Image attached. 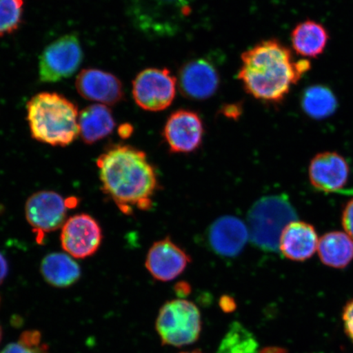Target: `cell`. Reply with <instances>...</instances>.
I'll return each instance as SVG.
<instances>
[{
    "mask_svg": "<svg viewBox=\"0 0 353 353\" xmlns=\"http://www.w3.org/2000/svg\"><path fill=\"white\" fill-rule=\"evenodd\" d=\"M342 319L344 331L353 343V299L344 306Z\"/></svg>",
    "mask_w": 353,
    "mask_h": 353,
    "instance_id": "obj_25",
    "label": "cell"
},
{
    "mask_svg": "<svg viewBox=\"0 0 353 353\" xmlns=\"http://www.w3.org/2000/svg\"><path fill=\"white\" fill-rule=\"evenodd\" d=\"M97 165L104 193L123 214L152 208L158 180L144 152L128 145H110L98 158Z\"/></svg>",
    "mask_w": 353,
    "mask_h": 353,
    "instance_id": "obj_1",
    "label": "cell"
},
{
    "mask_svg": "<svg viewBox=\"0 0 353 353\" xmlns=\"http://www.w3.org/2000/svg\"><path fill=\"white\" fill-rule=\"evenodd\" d=\"M176 83V78L168 69H145L132 83V96L141 108L148 112H161L173 103Z\"/></svg>",
    "mask_w": 353,
    "mask_h": 353,
    "instance_id": "obj_8",
    "label": "cell"
},
{
    "mask_svg": "<svg viewBox=\"0 0 353 353\" xmlns=\"http://www.w3.org/2000/svg\"><path fill=\"white\" fill-rule=\"evenodd\" d=\"M296 220L297 212L288 196L279 194L260 198L247 216L250 241L265 252H277L282 232Z\"/></svg>",
    "mask_w": 353,
    "mask_h": 353,
    "instance_id": "obj_4",
    "label": "cell"
},
{
    "mask_svg": "<svg viewBox=\"0 0 353 353\" xmlns=\"http://www.w3.org/2000/svg\"><path fill=\"white\" fill-rule=\"evenodd\" d=\"M24 0H0V38L19 29L23 17Z\"/></svg>",
    "mask_w": 353,
    "mask_h": 353,
    "instance_id": "obj_24",
    "label": "cell"
},
{
    "mask_svg": "<svg viewBox=\"0 0 353 353\" xmlns=\"http://www.w3.org/2000/svg\"><path fill=\"white\" fill-rule=\"evenodd\" d=\"M83 57L77 35H63L48 44L39 57V79L43 83H56L72 77L81 66Z\"/></svg>",
    "mask_w": 353,
    "mask_h": 353,
    "instance_id": "obj_7",
    "label": "cell"
},
{
    "mask_svg": "<svg viewBox=\"0 0 353 353\" xmlns=\"http://www.w3.org/2000/svg\"><path fill=\"white\" fill-rule=\"evenodd\" d=\"M79 94L103 105H116L123 99L122 83L113 74L99 69L83 70L76 81Z\"/></svg>",
    "mask_w": 353,
    "mask_h": 353,
    "instance_id": "obj_16",
    "label": "cell"
},
{
    "mask_svg": "<svg viewBox=\"0 0 353 353\" xmlns=\"http://www.w3.org/2000/svg\"><path fill=\"white\" fill-rule=\"evenodd\" d=\"M205 129L201 118L189 110H178L168 119L163 137L171 153L189 154L201 147Z\"/></svg>",
    "mask_w": 353,
    "mask_h": 353,
    "instance_id": "obj_11",
    "label": "cell"
},
{
    "mask_svg": "<svg viewBox=\"0 0 353 353\" xmlns=\"http://www.w3.org/2000/svg\"><path fill=\"white\" fill-rule=\"evenodd\" d=\"M338 105L336 96L327 86L312 85L307 88L301 96L303 112L314 120H324L333 116Z\"/></svg>",
    "mask_w": 353,
    "mask_h": 353,
    "instance_id": "obj_22",
    "label": "cell"
},
{
    "mask_svg": "<svg viewBox=\"0 0 353 353\" xmlns=\"http://www.w3.org/2000/svg\"><path fill=\"white\" fill-rule=\"evenodd\" d=\"M223 114L228 118L234 119V120H236V119L241 117V105L236 104L226 105V107L223 108Z\"/></svg>",
    "mask_w": 353,
    "mask_h": 353,
    "instance_id": "obj_28",
    "label": "cell"
},
{
    "mask_svg": "<svg viewBox=\"0 0 353 353\" xmlns=\"http://www.w3.org/2000/svg\"><path fill=\"white\" fill-rule=\"evenodd\" d=\"M191 257L170 237L154 242L150 248L145 266L154 279L168 282L186 270Z\"/></svg>",
    "mask_w": 353,
    "mask_h": 353,
    "instance_id": "obj_13",
    "label": "cell"
},
{
    "mask_svg": "<svg viewBox=\"0 0 353 353\" xmlns=\"http://www.w3.org/2000/svg\"><path fill=\"white\" fill-rule=\"evenodd\" d=\"M77 205V199L65 200L55 192H38L26 201V220L34 231L42 236L43 233L63 228L68 210Z\"/></svg>",
    "mask_w": 353,
    "mask_h": 353,
    "instance_id": "obj_9",
    "label": "cell"
},
{
    "mask_svg": "<svg viewBox=\"0 0 353 353\" xmlns=\"http://www.w3.org/2000/svg\"><path fill=\"white\" fill-rule=\"evenodd\" d=\"M181 353H202V352L200 351H198V350H194L192 352H181Z\"/></svg>",
    "mask_w": 353,
    "mask_h": 353,
    "instance_id": "obj_35",
    "label": "cell"
},
{
    "mask_svg": "<svg viewBox=\"0 0 353 353\" xmlns=\"http://www.w3.org/2000/svg\"><path fill=\"white\" fill-rule=\"evenodd\" d=\"M2 335H3L2 327H1V325H0V342H1Z\"/></svg>",
    "mask_w": 353,
    "mask_h": 353,
    "instance_id": "obj_36",
    "label": "cell"
},
{
    "mask_svg": "<svg viewBox=\"0 0 353 353\" xmlns=\"http://www.w3.org/2000/svg\"><path fill=\"white\" fill-rule=\"evenodd\" d=\"M258 353H288V350L281 347H267L259 351Z\"/></svg>",
    "mask_w": 353,
    "mask_h": 353,
    "instance_id": "obj_32",
    "label": "cell"
},
{
    "mask_svg": "<svg viewBox=\"0 0 353 353\" xmlns=\"http://www.w3.org/2000/svg\"><path fill=\"white\" fill-rule=\"evenodd\" d=\"M101 241L100 225L90 214L74 215L66 220L61 228V246L73 258L90 257L99 250Z\"/></svg>",
    "mask_w": 353,
    "mask_h": 353,
    "instance_id": "obj_10",
    "label": "cell"
},
{
    "mask_svg": "<svg viewBox=\"0 0 353 353\" xmlns=\"http://www.w3.org/2000/svg\"><path fill=\"white\" fill-rule=\"evenodd\" d=\"M248 226L235 216H222L216 219L207 230L206 239L210 249L220 257L232 259L240 255L248 242Z\"/></svg>",
    "mask_w": 353,
    "mask_h": 353,
    "instance_id": "obj_12",
    "label": "cell"
},
{
    "mask_svg": "<svg viewBox=\"0 0 353 353\" xmlns=\"http://www.w3.org/2000/svg\"><path fill=\"white\" fill-rule=\"evenodd\" d=\"M156 329L163 345L180 347L198 341L201 316L195 303L183 299L170 300L160 309Z\"/></svg>",
    "mask_w": 353,
    "mask_h": 353,
    "instance_id": "obj_5",
    "label": "cell"
},
{
    "mask_svg": "<svg viewBox=\"0 0 353 353\" xmlns=\"http://www.w3.org/2000/svg\"><path fill=\"white\" fill-rule=\"evenodd\" d=\"M132 132V126L130 125H123L120 127L119 132L122 138H129Z\"/></svg>",
    "mask_w": 353,
    "mask_h": 353,
    "instance_id": "obj_34",
    "label": "cell"
},
{
    "mask_svg": "<svg viewBox=\"0 0 353 353\" xmlns=\"http://www.w3.org/2000/svg\"><path fill=\"white\" fill-rule=\"evenodd\" d=\"M116 122L107 105H88L79 114V136L86 144H94L113 132Z\"/></svg>",
    "mask_w": 353,
    "mask_h": 353,
    "instance_id": "obj_18",
    "label": "cell"
},
{
    "mask_svg": "<svg viewBox=\"0 0 353 353\" xmlns=\"http://www.w3.org/2000/svg\"><path fill=\"white\" fill-rule=\"evenodd\" d=\"M190 8V0H134L131 17L143 32L163 37L176 32Z\"/></svg>",
    "mask_w": 353,
    "mask_h": 353,
    "instance_id": "obj_6",
    "label": "cell"
},
{
    "mask_svg": "<svg viewBox=\"0 0 353 353\" xmlns=\"http://www.w3.org/2000/svg\"><path fill=\"white\" fill-rule=\"evenodd\" d=\"M176 293L180 296H185L190 293V285L186 283H181L176 285Z\"/></svg>",
    "mask_w": 353,
    "mask_h": 353,
    "instance_id": "obj_33",
    "label": "cell"
},
{
    "mask_svg": "<svg viewBox=\"0 0 353 353\" xmlns=\"http://www.w3.org/2000/svg\"><path fill=\"white\" fill-rule=\"evenodd\" d=\"M219 306L224 312L230 313L236 310V304L235 300L228 295L221 297Z\"/></svg>",
    "mask_w": 353,
    "mask_h": 353,
    "instance_id": "obj_27",
    "label": "cell"
},
{
    "mask_svg": "<svg viewBox=\"0 0 353 353\" xmlns=\"http://www.w3.org/2000/svg\"><path fill=\"white\" fill-rule=\"evenodd\" d=\"M22 346H23V348H22L21 353H50L46 344L41 343L39 345L32 347L26 346L24 344H22Z\"/></svg>",
    "mask_w": 353,
    "mask_h": 353,
    "instance_id": "obj_29",
    "label": "cell"
},
{
    "mask_svg": "<svg viewBox=\"0 0 353 353\" xmlns=\"http://www.w3.org/2000/svg\"><path fill=\"white\" fill-rule=\"evenodd\" d=\"M319 238L312 225L302 221H294L281 234L279 250L287 259L303 262L317 251Z\"/></svg>",
    "mask_w": 353,
    "mask_h": 353,
    "instance_id": "obj_17",
    "label": "cell"
},
{
    "mask_svg": "<svg viewBox=\"0 0 353 353\" xmlns=\"http://www.w3.org/2000/svg\"><path fill=\"white\" fill-rule=\"evenodd\" d=\"M22 344L19 341L17 343H12L3 348L0 353H21Z\"/></svg>",
    "mask_w": 353,
    "mask_h": 353,
    "instance_id": "obj_31",
    "label": "cell"
},
{
    "mask_svg": "<svg viewBox=\"0 0 353 353\" xmlns=\"http://www.w3.org/2000/svg\"><path fill=\"white\" fill-rule=\"evenodd\" d=\"M330 39L323 25L312 20L300 22L291 32V43L300 56L315 59L323 54Z\"/></svg>",
    "mask_w": 353,
    "mask_h": 353,
    "instance_id": "obj_19",
    "label": "cell"
},
{
    "mask_svg": "<svg viewBox=\"0 0 353 353\" xmlns=\"http://www.w3.org/2000/svg\"><path fill=\"white\" fill-rule=\"evenodd\" d=\"M76 104L56 92H41L28 104L30 134L38 142L66 147L79 136Z\"/></svg>",
    "mask_w": 353,
    "mask_h": 353,
    "instance_id": "obj_3",
    "label": "cell"
},
{
    "mask_svg": "<svg viewBox=\"0 0 353 353\" xmlns=\"http://www.w3.org/2000/svg\"><path fill=\"white\" fill-rule=\"evenodd\" d=\"M8 266L7 260L0 254V285H1L8 275Z\"/></svg>",
    "mask_w": 353,
    "mask_h": 353,
    "instance_id": "obj_30",
    "label": "cell"
},
{
    "mask_svg": "<svg viewBox=\"0 0 353 353\" xmlns=\"http://www.w3.org/2000/svg\"><path fill=\"white\" fill-rule=\"evenodd\" d=\"M41 272L47 283L57 288L74 285L81 276L79 265L68 254L54 253L44 257Z\"/></svg>",
    "mask_w": 353,
    "mask_h": 353,
    "instance_id": "obj_21",
    "label": "cell"
},
{
    "mask_svg": "<svg viewBox=\"0 0 353 353\" xmlns=\"http://www.w3.org/2000/svg\"><path fill=\"white\" fill-rule=\"evenodd\" d=\"M310 68V61H294L292 52L284 44L268 39L243 52L238 79L254 99L280 103Z\"/></svg>",
    "mask_w": 353,
    "mask_h": 353,
    "instance_id": "obj_2",
    "label": "cell"
},
{
    "mask_svg": "<svg viewBox=\"0 0 353 353\" xmlns=\"http://www.w3.org/2000/svg\"><path fill=\"white\" fill-rule=\"evenodd\" d=\"M317 253L325 266L343 269L353 260V240L346 232L325 233L319 239Z\"/></svg>",
    "mask_w": 353,
    "mask_h": 353,
    "instance_id": "obj_20",
    "label": "cell"
},
{
    "mask_svg": "<svg viewBox=\"0 0 353 353\" xmlns=\"http://www.w3.org/2000/svg\"><path fill=\"white\" fill-rule=\"evenodd\" d=\"M350 166L341 154L325 152L316 154L308 167L312 186L325 193L336 192L345 186Z\"/></svg>",
    "mask_w": 353,
    "mask_h": 353,
    "instance_id": "obj_15",
    "label": "cell"
},
{
    "mask_svg": "<svg viewBox=\"0 0 353 353\" xmlns=\"http://www.w3.org/2000/svg\"><path fill=\"white\" fill-rule=\"evenodd\" d=\"M254 335L240 322H233L221 342L217 353H258Z\"/></svg>",
    "mask_w": 353,
    "mask_h": 353,
    "instance_id": "obj_23",
    "label": "cell"
},
{
    "mask_svg": "<svg viewBox=\"0 0 353 353\" xmlns=\"http://www.w3.org/2000/svg\"><path fill=\"white\" fill-rule=\"evenodd\" d=\"M342 224L344 231L353 240V199L347 203L342 214Z\"/></svg>",
    "mask_w": 353,
    "mask_h": 353,
    "instance_id": "obj_26",
    "label": "cell"
},
{
    "mask_svg": "<svg viewBox=\"0 0 353 353\" xmlns=\"http://www.w3.org/2000/svg\"><path fill=\"white\" fill-rule=\"evenodd\" d=\"M219 83L218 70L209 59L189 61L179 70V88L189 99L202 101L211 98L217 92Z\"/></svg>",
    "mask_w": 353,
    "mask_h": 353,
    "instance_id": "obj_14",
    "label": "cell"
}]
</instances>
